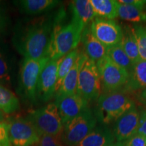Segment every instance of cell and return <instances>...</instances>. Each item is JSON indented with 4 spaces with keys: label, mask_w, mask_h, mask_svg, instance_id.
<instances>
[{
    "label": "cell",
    "mask_w": 146,
    "mask_h": 146,
    "mask_svg": "<svg viewBox=\"0 0 146 146\" xmlns=\"http://www.w3.org/2000/svg\"><path fill=\"white\" fill-rule=\"evenodd\" d=\"M56 16L25 18L16 24L12 42L25 58L41 59L48 57Z\"/></svg>",
    "instance_id": "obj_1"
},
{
    "label": "cell",
    "mask_w": 146,
    "mask_h": 146,
    "mask_svg": "<svg viewBox=\"0 0 146 146\" xmlns=\"http://www.w3.org/2000/svg\"><path fill=\"white\" fill-rule=\"evenodd\" d=\"M63 15L62 12L56 15L48 53L51 60H59L75 50L81 39L84 28L72 21L67 25H62L60 21Z\"/></svg>",
    "instance_id": "obj_2"
},
{
    "label": "cell",
    "mask_w": 146,
    "mask_h": 146,
    "mask_svg": "<svg viewBox=\"0 0 146 146\" xmlns=\"http://www.w3.org/2000/svg\"><path fill=\"white\" fill-rule=\"evenodd\" d=\"M50 58L31 59L24 58L18 72V88L20 96L25 100L35 104L37 100V83L40 74Z\"/></svg>",
    "instance_id": "obj_3"
},
{
    "label": "cell",
    "mask_w": 146,
    "mask_h": 146,
    "mask_svg": "<svg viewBox=\"0 0 146 146\" xmlns=\"http://www.w3.org/2000/svg\"><path fill=\"white\" fill-rule=\"evenodd\" d=\"M97 106V120L108 125L116 121L135 105L130 97L118 91L102 94L98 99Z\"/></svg>",
    "instance_id": "obj_4"
},
{
    "label": "cell",
    "mask_w": 146,
    "mask_h": 146,
    "mask_svg": "<svg viewBox=\"0 0 146 146\" xmlns=\"http://www.w3.org/2000/svg\"><path fill=\"white\" fill-rule=\"evenodd\" d=\"M97 118L87 108L63 126L61 141L65 146H77L96 127Z\"/></svg>",
    "instance_id": "obj_5"
},
{
    "label": "cell",
    "mask_w": 146,
    "mask_h": 146,
    "mask_svg": "<svg viewBox=\"0 0 146 146\" xmlns=\"http://www.w3.org/2000/svg\"><path fill=\"white\" fill-rule=\"evenodd\" d=\"M27 118L33 124L41 135H59L63 130L62 122L55 103H49L32 111Z\"/></svg>",
    "instance_id": "obj_6"
},
{
    "label": "cell",
    "mask_w": 146,
    "mask_h": 146,
    "mask_svg": "<svg viewBox=\"0 0 146 146\" xmlns=\"http://www.w3.org/2000/svg\"><path fill=\"white\" fill-rule=\"evenodd\" d=\"M102 89L96 62L87 58L79 72L76 94L89 102L98 99L102 95Z\"/></svg>",
    "instance_id": "obj_7"
},
{
    "label": "cell",
    "mask_w": 146,
    "mask_h": 146,
    "mask_svg": "<svg viewBox=\"0 0 146 146\" xmlns=\"http://www.w3.org/2000/svg\"><path fill=\"white\" fill-rule=\"evenodd\" d=\"M96 66L105 93L118 91L127 85L129 72L115 64L106 55L96 62Z\"/></svg>",
    "instance_id": "obj_8"
},
{
    "label": "cell",
    "mask_w": 146,
    "mask_h": 146,
    "mask_svg": "<svg viewBox=\"0 0 146 146\" xmlns=\"http://www.w3.org/2000/svg\"><path fill=\"white\" fill-rule=\"evenodd\" d=\"M12 146H33L39 143L41 135L28 118H17L8 123Z\"/></svg>",
    "instance_id": "obj_9"
},
{
    "label": "cell",
    "mask_w": 146,
    "mask_h": 146,
    "mask_svg": "<svg viewBox=\"0 0 146 146\" xmlns=\"http://www.w3.org/2000/svg\"><path fill=\"white\" fill-rule=\"evenodd\" d=\"M89 26L95 37L108 48L119 44L123 39V29L113 20L95 18Z\"/></svg>",
    "instance_id": "obj_10"
},
{
    "label": "cell",
    "mask_w": 146,
    "mask_h": 146,
    "mask_svg": "<svg viewBox=\"0 0 146 146\" xmlns=\"http://www.w3.org/2000/svg\"><path fill=\"white\" fill-rule=\"evenodd\" d=\"M58 60L50 59L40 74L37 83V100L47 102L56 95Z\"/></svg>",
    "instance_id": "obj_11"
},
{
    "label": "cell",
    "mask_w": 146,
    "mask_h": 146,
    "mask_svg": "<svg viewBox=\"0 0 146 146\" xmlns=\"http://www.w3.org/2000/svg\"><path fill=\"white\" fill-rule=\"evenodd\" d=\"M54 103L58 109L63 126L89 108L88 102L77 94L56 96Z\"/></svg>",
    "instance_id": "obj_12"
},
{
    "label": "cell",
    "mask_w": 146,
    "mask_h": 146,
    "mask_svg": "<svg viewBox=\"0 0 146 146\" xmlns=\"http://www.w3.org/2000/svg\"><path fill=\"white\" fill-rule=\"evenodd\" d=\"M139 122V112L135 106L115 121L114 135L118 142L127 141L136 134Z\"/></svg>",
    "instance_id": "obj_13"
},
{
    "label": "cell",
    "mask_w": 146,
    "mask_h": 146,
    "mask_svg": "<svg viewBox=\"0 0 146 146\" xmlns=\"http://www.w3.org/2000/svg\"><path fill=\"white\" fill-rule=\"evenodd\" d=\"M87 56L83 52H80L74 65L67 74L60 88L55 96H69L76 94L78 78L83 64L87 59Z\"/></svg>",
    "instance_id": "obj_14"
},
{
    "label": "cell",
    "mask_w": 146,
    "mask_h": 146,
    "mask_svg": "<svg viewBox=\"0 0 146 146\" xmlns=\"http://www.w3.org/2000/svg\"><path fill=\"white\" fill-rule=\"evenodd\" d=\"M81 41L83 45L84 53L89 59L96 62L106 55L108 47L95 37L89 25L84 29Z\"/></svg>",
    "instance_id": "obj_15"
},
{
    "label": "cell",
    "mask_w": 146,
    "mask_h": 146,
    "mask_svg": "<svg viewBox=\"0 0 146 146\" xmlns=\"http://www.w3.org/2000/svg\"><path fill=\"white\" fill-rule=\"evenodd\" d=\"M21 13L28 16H39L48 12L59 4L57 0H20L14 1Z\"/></svg>",
    "instance_id": "obj_16"
},
{
    "label": "cell",
    "mask_w": 146,
    "mask_h": 146,
    "mask_svg": "<svg viewBox=\"0 0 146 146\" xmlns=\"http://www.w3.org/2000/svg\"><path fill=\"white\" fill-rule=\"evenodd\" d=\"M70 10L72 15L71 21L84 29L96 18L89 0H74L71 1Z\"/></svg>",
    "instance_id": "obj_17"
},
{
    "label": "cell",
    "mask_w": 146,
    "mask_h": 146,
    "mask_svg": "<svg viewBox=\"0 0 146 146\" xmlns=\"http://www.w3.org/2000/svg\"><path fill=\"white\" fill-rule=\"evenodd\" d=\"M114 133L106 126L95 128L77 146H106L114 143Z\"/></svg>",
    "instance_id": "obj_18"
},
{
    "label": "cell",
    "mask_w": 146,
    "mask_h": 146,
    "mask_svg": "<svg viewBox=\"0 0 146 146\" xmlns=\"http://www.w3.org/2000/svg\"><path fill=\"white\" fill-rule=\"evenodd\" d=\"M127 89L131 91H141L146 88V60H139L133 64L129 71Z\"/></svg>",
    "instance_id": "obj_19"
},
{
    "label": "cell",
    "mask_w": 146,
    "mask_h": 146,
    "mask_svg": "<svg viewBox=\"0 0 146 146\" xmlns=\"http://www.w3.org/2000/svg\"><path fill=\"white\" fill-rule=\"evenodd\" d=\"M120 45L133 64L141 60L133 27L131 26L125 27Z\"/></svg>",
    "instance_id": "obj_20"
},
{
    "label": "cell",
    "mask_w": 146,
    "mask_h": 146,
    "mask_svg": "<svg viewBox=\"0 0 146 146\" xmlns=\"http://www.w3.org/2000/svg\"><path fill=\"white\" fill-rule=\"evenodd\" d=\"M12 63L6 45L0 42V85L10 86L12 81Z\"/></svg>",
    "instance_id": "obj_21"
},
{
    "label": "cell",
    "mask_w": 146,
    "mask_h": 146,
    "mask_svg": "<svg viewBox=\"0 0 146 146\" xmlns=\"http://www.w3.org/2000/svg\"><path fill=\"white\" fill-rule=\"evenodd\" d=\"M96 16L112 20L118 16V1L114 0H89Z\"/></svg>",
    "instance_id": "obj_22"
},
{
    "label": "cell",
    "mask_w": 146,
    "mask_h": 146,
    "mask_svg": "<svg viewBox=\"0 0 146 146\" xmlns=\"http://www.w3.org/2000/svg\"><path fill=\"white\" fill-rule=\"evenodd\" d=\"M118 16L124 21L131 23L146 21V12L144 11V6L122 4L118 2Z\"/></svg>",
    "instance_id": "obj_23"
},
{
    "label": "cell",
    "mask_w": 146,
    "mask_h": 146,
    "mask_svg": "<svg viewBox=\"0 0 146 146\" xmlns=\"http://www.w3.org/2000/svg\"><path fill=\"white\" fill-rule=\"evenodd\" d=\"M78 49L71 51L64 56L58 60V74H57V83H56V92L60 88L67 74L72 68V67L75 62L76 58L79 54Z\"/></svg>",
    "instance_id": "obj_24"
},
{
    "label": "cell",
    "mask_w": 146,
    "mask_h": 146,
    "mask_svg": "<svg viewBox=\"0 0 146 146\" xmlns=\"http://www.w3.org/2000/svg\"><path fill=\"white\" fill-rule=\"evenodd\" d=\"M20 108L17 96L7 87L0 85V110L5 114H12Z\"/></svg>",
    "instance_id": "obj_25"
},
{
    "label": "cell",
    "mask_w": 146,
    "mask_h": 146,
    "mask_svg": "<svg viewBox=\"0 0 146 146\" xmlns=\"http://www.w3.org/2000/svg\"><path fill=\"white\" fill-rule=\"evenodd\" d=\"M106 56H108L110 59L115 64L127 70L128 72L133 65V63L126 54L120 45V43L119 44L108 47L107 50Z\"/></svg>",
    "instance_id": "obj_26"
},
{
    "label": "cell",
    "mask_w": 146,
    "mask_h": 146,
    "mask_svg": "<svg viewBox=\"0 0 146 146\" xmlns=\"http://www.w3.org/2000/svg\"><path fill=\"white\" fill-rule=\"evenodd\" d=\"M133 29L140 58L142 60H146V28L142 26H135Z\"/></svg>",
    "instance_id": "obj_27"
},
{
    "label": "cell",
    "mask_w": 146,
    "mask_h": 146,
    "mask_svg": "<svg viewBox=\"0 0 146 146\" xmlns=\"http://www.w3.org/2000/svg\"><path fill=\"white\" fill-rule=\"evenodd\" d=\"M61 134L59 135H42L38 146H64L61 141Z\"/></svg>",
    "instance_id": "obj_28"
},
{
    "label": "cell",
    "mask_w": 146,
    "mask_h": 146,
    "mask_svg": "<svg viewBox=\"0 0 146 146\" xmlns=\"http://www.w3.org/2000/svg\"><path fill=\"white\" fill-rule=\"evenodd\" d=\"M0 146H12L8 134V123H0Z\"/></svg>",
    "instance_id": "obj_29"
},
{
    "label": "cell",
    "mask_w": 146,
    "mask_h": 146,
    "mask_svg": "<svg viewBox=\"0 0 146 146\" xmlns=\"http://www.w3.org/2000/svg\"><path fill=\"white\" fill-rule=\"evenodd\" d=\"M125 146H146V137L135 134L126 141Z\"/></svg>",
    "instance_id": "obj_30"
},
{
    "label": "cell",
    "mask_w": 146,
    "mask_h": 146,
    "mask_svg": "<svg viewBox=\"0 0 146 146\" xmlns=\"http://www.w3.org/2000/svg\"><path fill=\"white\" fill-rule=\"evenodd\" d=\"M136 134L141 135L146 137V110L139 113V122Z\"/></svg>",
    "instance_id": "obj_31"
},
{
    "label": "cell",
    "mask_w": 146,
    "mask_h": 146,
    "mask_svg": "<svg viewBox=\"0 0 146 146\" xmlns=\"http://www.w3.org/2000/svg\"><path fill=\"white\" fill-rule=\"evenodd\" d=\"M8 24V18L6 14L0 7V36L4 33Z\"/></svg>",
    "instance_id": "obj_32"
},
{
    "label": "cell",
    "mask_w": 146,
    "mask_h": 146,
    "mask_svg": "<svg viewBox=\"0 0 146 146\" xmlns=\"http://www.w3.org/2000/svg\"><path fill=\"white\" fill-rule=\"evenodd\" d=\"M118 2L122 4L144 6V5L146 3V1L145 0H119Z\"/></svg>",
    "instance_id": "obj_33"
},
{
    "label": "cell",
    "mask_w": 146,
    "mask_h": 146,
    "mask_svg": "<svg viewBox=\"0 0 146 146\" xmlns=\"http://www.w3.org/2000/svg\"><path fill=\"white\" fill-rule=\"evenodd\" d=\"M137 98L140 104L142 105V106H143L145 110H146V88L139 91Z\"/></svg>",
    "instance_id": "obj_34"
},
{
    "label": "cell",
    "mask_w": 146,
    "mask_h": 146,
    "mask_svg": "<svg viewBox=\"0 0 146 146\" xmlns=\"http://www.w3.org/2000/svg\"><path fill=\"white\" fill-rule=\"evenodd\" d=\"M106 146H125V144H124L123 142H116V143H113L112 144H110Z\"/></svg>",
    "instance_id": "obj_35"
},
{
    "label": "cell",
    "mask_w": 146,
    "mask_h": 146,
    "mask_svg": "<svg viewBox=\"0 0 146 146\" xmlns=\"http://www.w3.org/2000/svg\"><path fill=\"white\" fill-rule=\"evenodd\" d=\"M3 119H4V114L3 112L0 110V123H1L3 122Z\"/></svg>",
    "instance_id": "obj_36"
}]
</instances>
